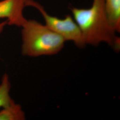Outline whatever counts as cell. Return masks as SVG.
<instances>
[{"mask_svg": "<svg viewBox=\"0 0 120 120\" xmlns=\"http://www.w3.org/2000/svg\"><path fill=\"white\" fill-rule=\"evenodd\" d=\"M70 9L86 45L98 46L105 43L115 51H119L120 38L109 21L104 0H93L90 8L72 7Z\"/></svg>", "mask_w": 120, "mask_h": 120, "instance_id": "1", "label": "cell"}, {"mask_svg": "<svg viewBox=\"0 0 120 120\" xmlns=\"http://www.w3.org/2000/svg\"><path fill=\"white\" fill-rule=\"evenodd\" d=\"M21 28L24 56L36 57L55 55L64 47V39L36 20L26 19Z\"/></svg>", "mask_w": 120, "mask_h": 120, "instance_id": "2", "label": "cell"}, {"mask_svg": "<svg viewBox=\"0 0 120 120\" xmlns=\"http://www.w3.org/2000/svg\"><path fill=\"white\" fill-rule=\"evenodd\" d=\"M26 6L37 9L42 16L45 25L59 35L65 41H71L79 48L86 46L81 30L72 16L68 14L60 18L49 14L43 6L34 0H27Z\"/></svg>", "mask_w": 120, "mask_h": 120, "instance_id": "3", "label": "cell"}, {"mask_svg": "<svg viewBox=\"0 0 120 120\" xmlns=\"http://www.w3.org/2000/svg\"><path fill=\"white\" fill-rule=\"evenodd\" d=\"M27 0L0 1V19H6L8 25L21 27L26 20L23 10Z\"/></svg>", "mask_w": 120, "mask_h": 120, "instance_id": "4", "label": "cell"}, {"mask_svg": "<svg viewBox=\"0 0 120 120\" xmlns=\"http://www.w3.org/2000/svg\"><path fill=\"white\" fill-rule=\"evenodd\" d=\"M108 17L116 33L120 32V0H104Z\"/></svg>", "mask_w": 120, "mask_h": 120, "instance_id": "5", "label": "cell"}, {"mask_svg": "<svg viewBox=\"0 0 120 120\" xmlns=\"http://www.w3.org/2000/svg\"><path fill=\"white\" fill-rule=\"evenodd\" d=\"M26 119V114L21 105L15 101L0 110V120H24Z\"/></svg>", "mask_w": 120, "mask_h": 120, "instance_id": "6", "label": "cell"}, {"mask_svg": "<svg viewBox=\"0 0 120 120\" xmlns=\"http://www.w3.org/2000/svg\"><path fill=\"white\" fill-rule=\"evenodd\" d=\"M11 88L9 75L5 73L0 83V108L6 107L14 102L10 95Z\"/></svg>", "mask_w": 120, "mask_h": 120, "instance_id": "7", "label": "cell"}, {"mask_svg": "<svg viewBox=\"0 0 120 120\" xmlns=\"http://www.w3.org/2000/svg\"><path fill=\"white\" fill-rule=\"evenodd\" d=\"M8 25L7 21L0 23V34L3 31L6 26Z\"/></svg>", "mask_w": 120, "mask_h": 120, "instance_id": "8", "label": "cell"}]
</instances>
